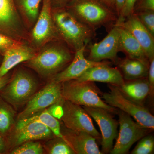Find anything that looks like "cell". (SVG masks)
Returning a JSON list of instances; mask_svg holds the SVG:
<instances>
[{"label":"cell","instance_id":"cell-31","mask_svg":"<svg viewBox=\"0 0 154 154\" xmlns=\"http://www.w3.org/2000/svg\"><path fill=\"white\" fill-rule=\"evenodd\" d=\"M145 11H154V0H137L134 9L133 13Z\"/></svg>","mask_w":154,"mask_h":154},{"label":"cell","instance_id":"cell-20","mask_svg":"<svg viewBox=\"0 0 154 154\" xmlns=\"http://www.w3.org/2000/svg\"><path fill=\"white\" fill-rule=\"evenodd\" d=\"M116 64L124 80L130 81L147 77L149 64L142 61L126 57L118 59Z\"/></svg>","mask_w":154,"mask_h":154},{"label":"cell","instance_id":"cell-16","mask_svg":"<svg viewBox=\"0 0 154 154\" xmlns=\"http://www.w3.org/2000/svg\"><path fill=\"white\" fill-rule=\"evenodd\" d=\"M50 0H43V5L32 32V36L37 44H42L54 34V25Z\"/></svg>","mask_w":154,"mask_h":154},{"label":"cell","instance_id":"cell-28","mask_svg":"<svg viewBox=\"0 0 154 154\" xmlns=\"http://www.w3.org/2000/svg\"><path fill=\"white\" fill-rule=\"evenodd\" d=\"M41 0H22V5L28 17L32 20L38 17Z\"/></svg>","mask_w":154,"mask_h":154},{"label":"cell","instance_id":"cell-7","mask_svg":"<svg viewBox=\"0 0 154 154\" xmlns=\"http://www.w3.org/2000/svg\"><path fill=\"white\" fill-rule=\"evenodd\" d=\"M63 100L62 83L53 81L30 98L25 109L18 116V119L30 118Z\"/></svg>","mask_w":154,"mask_h":154},{"label":"cell","instance_id":"cell-3","mask_svg":"<svg viewBox=\"0 0 154 154\" xmlns=\"http://www.w3.org/2000/svg\"><path fill=\"white\" fill-rule=\"evenodd\" d=\"M100 91L94 82L71 80L62 83V94L65 100L80 106L99 107L110 113L118 110L108 105L99 96Z\"/></svg>","mask_w":154,"mask_h":154},{"label":"cell","instance_id":"cell-6","mask_svg":"<svg viewBox=\"0 0 154 154\" xmlns=\"http://www.w3.org/2000/svg\"><path fill=\"white\" fill-rule=\"evenodd\" d=\"M117 113L119 115V134L110 153L126 154L135 143L146 135L149 129L135 122L130 116L123 111L119 110Z\"/></svg>","mask_w":154,"mask_h":154},{"label":"cell","instance_id":"cell-23","mask_svg":"<svg viewBox=\"0 0 154 154\" xmlns=\"http://www.w3.org/2000/svg\"><path fill=\"white\" fill-rule=\"evenodd\" d=\"M17 19L13 0H0V31L6 32L11 30Z\"/></svg>","mask_w":154,"mask_h":154},{"label":"cell","instance_id":"cell-32","mask_svg":"<svg viewBox=\"0 0 154 154\" xmlns=\"http://www.w3.org/2000/svg\"><path fill=\"white\" fill-rule=\"evenodd\" d=\"M147 78L150 87L151 92L150 95L152 96L153 95L154 90V58H153L149 61L148 73Z\"/></svg>","mask_w":154,"mask_h":154},{"label":"cell","instance_id":"cell-36","mask_svg":"<svg viewBox=\"0 0 154 154\" xmlns=\"http://www.w3.org/2000/svg\"><path fill=\"white\" fill-rule=\"evenodd\" d=\"M10 81V77L7 74L0 78V90L4 88Z\"/></svg>","mask_w":154,"mask_h":154},{"label":"cell","instance_id":"cell-33","mask_svg":"<svg viewBox=\"0 0 154 154\" xmlns=\"http://www.w3.org/2000/svg\"><path fill=\"white\" fill-rule=\"evenodd\" d=\"M154 149L149 148L144 145L140 142L137 143L133 150L131 152L132 154H152Z\"/></svg>","mask_w":154,"mask_h":154},{"label":"cell","instance_id":"cell-29","mask_svg":"<svg viewBox=\"0 0 154 154\" xmlns=\"http://www.w3.org/2000/svg\"><path fill=\"white\" fill-rule=\"evenodd\" d=\"M20 44L18 41L0 33V54L4 55L7 50Z\"/></svg>","mask_w":154,"mask_h":154},{"label":"cell","instance_id":"cell-13","mask_svg":"<svg viewBox=\"0 0 154 154\" xmlns=\"http://www.w3.org/2000/svg\"><path fill=\"white\" fill-rule=\"evenodd\" d=\"M115 25L125 28L134 36L142 47L149 61L154 58V36L134 14H131L124 21Z\"/></svg>","mask_w":154,"mask_h":154},{"label":"cell","instance_id":"cell-14","mask_svg":"<svg viewBox=\"0 0 154 154\" xmlns=\"http://www.w3.org/2000/svg\"><path fill=\"white\" fill-rule=\"evenodd\" d=\"M109 66L102 65L91 67L75 80L79 82L106 83L117 87L122 85L125 83V80L120 71Z\"/></svg>","mask_w":154,"mask_h":154},{"label":"cell","instance_id":"cell-34","mask_svg":"<svg viewBox=\"0 0 154 154\" xmlns=\"http://www.w3.org/2000/svg\"><path fill=\"white\" fill-rule=\"evenodd\" d=\"M94 1L102 4L103 5L105 6V7L110 9L116 14L114 0H94Z\"/></svg>","mask_w":154,"mask_h":154},{"label":"cell","instance_id":"cell-1","mask_svg":"<svg viewBox=\"0 0 154 154\" xmlns=\"http://www.w3.org/2000/svg\"><path fill=\"white\" fill-rule=\"evenodd\" d=\"M58 33L74 51L88 45L96 36L95 30L84 24L68 10L59 9L52 15Z\"/></svg>","mask_w":154,"mask_h":154},{"label":"cell","instance_id":"cell-15","mask_svg":"<svg viewBox=\"0 0 154 154\" xmlns=\"http://www.w3.org/2000/svg\"><path fill=\"white\" fill-rule=\"evenodd\" d=\"M63 135L67 143L78 154H102L96 139L88 133L67 128Z\"/></svg>","mask_w":154,"mask_h":154},{"label":"cell","instance_id":"cell-37","mask_svg":"<svg viewBox=\"0 0 154 154\" xmlns=\"http://www.w3.org/2000/svg\"><path fill=\"white\" fill-rule=\"evenodd\" d=\"M5 149L6 145L5 141L2 135L0 134V154L4 152Z\"/></svg>","mask_w":154,"mask_h":154},{"label":"cell","instance_id":"cell-18","mask_svg":"<svg viewBox=\"0 0 154 154\" xmlns=\"http://www.w3.org/2000/svg\"><path fill=\"white\" fill-rule=\"evenodd\" d=\"M35 55L32 49L22 44L7 50L4 53L2 62L0 66V78L7 74L17 65L30 60Z\"/></svg>","mask_w":154,"mask_h":154},{"label":"cell","instance_id":"cell-30","mask_svg":"<svg viewBox=\"0 0 154 154\" xmlns=\"http://www.w3.org/2000/svg\"><path fill=\"white\" fill-rule=\"evenodd\" d=\"M137 1V0H125L123 8L116 24L122 22L127 17L133 13L134 9Z\"/></svg>","mask_w":154,"mask_h":154},{"label":"cell","instance_id":"cell-19","mask_svg":"<svg viewBox=\"0 0 154 154\" xmlns=\"http://www.w3.org/2000/svg\"><path fill=\"white\" fill-rule=\"evenodd\" d=\"M117 26L119 32V52L124 53L127 57L139 60L149 64L148 59L137 40L126 29Z\"/></svg>","mask_w":154,"mask_h":154},{"label":"cell","instance_id":"cell-12","mask_svg":"<svg viewBox=\"0 0 154 154\" xmlns=\"http://www.w3.org/2000/svg\"><path fill=\"white\" fill-rule=\"evenodd\" d=\"M86 46H84L75 52L71 62L66 67L55 75L53 81L56 82L62 83L76 79L83 73L91 67L102 65H110V62H95L86 58L85 56Z\"/></svg>","mask_w":154,"mask_h":154},{"label":"cell","instance_id":"cell-4","mask_svg":"<svg viewBox=\"0 0 154 154\" xmlns=\"http://www.w3.org/2000/svg\"><path fill=\"white\" fill-rule=\"evenodd\" d=\"M108 87L109 92L102 94L105 103L130 116L146 128L154 129V117L147 108L127 97L117 86L109 84Z\"/></svg>","mask_w":154,"mask_h":154},{"label":"cell","instance_id":"cell-26","mask_svg":"<svg viewBox=\"0 0 154 154\" xmlns=\"http://www.w3.org/2000/svg\"><path fill=\"white\" fill-rule=\"evenodd\" d=\"M141 23L154 36V11H145L134 13Z\"/></svg>","mask_w":154,"mask_h":154},{"label":"cell","instance_id":"cell-35","mask_svg":"<svg viewBox=\"0 0 154 154\" xmlns=\"http://www.w3.org/2000/svg\"><path fill=\"white\" fill-rule=\"evenodd\" d=\"M125 0H114L115 2L116 13L117 18L120 16L122 10L123 8ZM118 20V19H117Z\"/></svg>","mask_w":154,"mask_h":154},{"label":"cell","instance_id":"cell-24","mask_svg":"<svg viewBox=\"0 0 154 154\" xmlns=\"http://www.w3.org/2000/svg\"><path fill=\"white\" fill-rule=\"evenodd\" d=\"M14 113L11 107L0 96V134L3 137L11 129Z\"/></svg>","mask_w":154,"mask_h":154},{"label":"cell","instance_id":"cell-25","mask_svg":"<svg viewBox=\"0 0 154 154\" xmlns=\"http://www.w3.org/2000/svg\"><path fill=\"white\" fill-rule=\"evenodd\" d=\"M43 149L41 144L32 141L22 144V145L11 152L12 154H43Z\"/></svg>","mask_w":154,"mask_h":154},{"label":"cell","instance_id":"cell-2","mask_svg":"<svg viewBox=\"0 0 154 154\" xmlns=\"http://www.w3.org/2000/svg\"><path fill=\"white\" fill-rule=\"evenodd\" d=\"M68 11L84 24L95 30L105 27L108 32L117 21L116 14L94 0H74Z\"/></svg>","mask_w":154,"mask_h":154},{"label":"cell","instance_id":"cell-9","mask_svg":"<svg viewBox=\"0 0 154 154\" xmlns=\"http://www.w3.org/2000/svg\"><path fill=\"white\" fill-rule=\"evenodd\" d=\"M62 108L60 119L66 128L88 133L96 140H101L102 136L94 126L91 116L83 107L64 99Z\"/></svg>","mask_w":154,"mask_h":154},{"label":"cell","instance_id":"cell-22","mask_svg":"<svg viewBox=\"0 0 154 154\" xmlns=\"http://www.w3.org/2000/svg\"><path fill=\"white\" fill-rule=\"evenodd\" d=\"M33 121H38L45 125L57 137L60 138L66 141L63 135L62 134L59 122L56 117L50 113L48 109L45 110L30 118L19 120L17 125V129L28 122Z\"/></svg>","mask_w":154,"mask_h":154},{"label":"cell","instance_id":"cell-27","mask_svg":"<svg viewBox=\"0 0 154 154\" xmlns=\"http://www.w3.org/2000/svg\"><path fill=\"white\" fill-rule=\"evenodd\" d=\"M49 153L51 154H74L75 152L66 142L60 138L54 141L50 148Z\"/></svg>","mask_w":154,"mask_h":154},{"label":"cell","instance_id":"cell-11","mask_svg":"<svg viewBox=\"0 0 154 154\" xmlns=\"http://www.w3.org/2000/svg\"><path fill=\"white\" fill-rule=\"evenodd\" d=\"M119 29L115 25L102 40L90 46L88 59L95 62L110 60L116 64L119 59L117 54L119 52Z\"/></svg>","mask_w":154,"mask_h":154},{"label":"cell","instance_id":"cell-17","mask_svg":"<svg viewBox=\"0 0 154 154\" xmlns=\"http://www.w3.org/2000/svg\"><path fill=\"white\" fill-rule=\"evenodd\" d=\"M17 130L15 143L17 145L30 141L51 137L53 133L47 126L38 121L28 122Z\"/></svg>","mask_w":154,"mask_h":154},{"label":"cell","instance_id":"cell-5","mask_svg":"<svg viewBox=\"0 0 154 154\" xmlns=\"http://www.w3.org/2000/svg\"><path fill=\"white\" fill-rule=\"evenodd\" d=\"M74 55L66 47L57 45L35 55L30 60L29 65L40 74L48 75L62 71L71 62Z\"/></svg>","mask_w":154,"mask_h":154},{"label":"cell","instance_id":"cell-38","mask_svg":"<svg viewBox=\"0 0 154 154\" xmlns=\"http://www.w3.org/2000/svg\"><path fill=\"white\" fill-rule=\"evenodd\" d=\"M57 1L58 2H59L60 3H63L67 2L66 1H67V0H57Z\"/></svg>","mask_w":154,"mask_h":154},{"label":"cell","instance_id":"cell-8","mask_svg":"<svg viewBox=\"0 0 154 154\" xmlns=\"http://www.w3.org/2000/svg\"><path fill=\"white\" fill-rule=\"evenodd\" d=\"M37 88L35 81L25 72H18L0 90V96L11 105H19L29 100Z\"/></svg>","mask_w":154,"mask_h":154},{"label":"cell","instance_id":"cell-10","mask_svg":"<svg viewBox=\"0 0 154 154\" xmlns=\"http://www.w3.org/2000/svg\"><path fill=\"white\" fill-rule=\"evenodd\" d=\"M83 107L99 125L102 133V153H110L113 147V141L117 136L118 122L112 117L111 113L105 109L86 106Z\"/></svg>","mask_w":154,"mask_h":154},{"label":"cell","instance_id":"cell-21","mask_svg":"<svg viewBox=\"0 0 154 154\" xmlns=\"http://www.w3.org/2000/svg\"><path fill=\"white\" fill-rule=\"evenodd\" d=\"M117 87L127 97L141 104L150 94V87L147 78L125 82L122 85Z\"/></svg>","mask_w":154,"mask_h":154}]
</instances>
